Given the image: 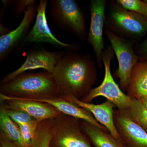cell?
Wrapping results in <instances>:
<instances>
[{"label": "cell", "mask_w": 147, "mask_h": 147, "mask_svg": "<svg viewBox=\"0 0 147 147\" xmlns=\"http://www.w3.org/2000/svg\"><path fill=\"white\" fill-rule=\"evenodd\" d=\"M53 74L60 97L72 96L81 99L86 96L96 81L94 62L83 54H65Z\"/></svg>", "instance_id": "6da1fadb"}, {"label": "cell", "mask_w": 147, "mask_h": 147, "mask_svg": "<svg viewBox=\"0 0 147 147\" xmlns=\"http://www.w3.org/2000/svg\"><path fill=\"white\" fill-rule=\"evenodd\" d=\"M0 94L9 98L32 100L59 97L53 74L45 70L26 71L9 82L0 84Z\"/></svg>", "instance_id": "7a4b0ae2"}, {"label": "cell", "mask_w": 147, "mask_h": 147, "mask_svg": "<svg viewBox=\"0 0 147 147\" xmlns=\"http://www.w3.org/2000/svg\"><path fill=\"white\" fill-rule=\"evenodd\" d=\"M114 53L112 47H108L104 51L102 56L105 67L104 79L100 86L92 88L89 93L80 100L90 103L96 98L102 96L112 102L119 110L126 111L129 107L131 98L123 92L112 76L110 64L114 57Z\"/></svg>", "instance_id": "3957f363"}, {"label": "cell", "mask_w": 147, "mask_h": 147, "mask_svg": "<svg viewBox=\"0 0 147 147\" xmlns=\"http://www.w3.org/2000/svg\"><path fill=\"white\" fill-rule=\"evenodd\" d=\"M50 147H92L81 128L80 120L61 114L53 120Z\"/></svg>", "instance_id": "277c9868"}, {"label": "cell", "mask_w": 147, "mask_h": 147, "mask_svg": "<svg viewBox=\"0 0 147 147\" xmlns=\"http://www.w3.org/2000/svg\"><path fill=\"white\" fill-rule=\"evenodd\" d=\"M50 13L55 25L82 39L86 35L85 18L74 0H51Z\"/></svg>", "instance_id": "5b68a950"}, {"label": "cell", "mask_w": 147, "mask_h": 147, "mask_svg": "<svg viewBox=\"0 0 147 147\" xmlns=\"http://www.w3.org/2000/svg\"><path fill=\"white\" fill-rule=\"evenodd\" d=\"M105 33L118 61L119 68L116 74L119 79L120 86L122 90H125L130 82L131 71L138 62L139 57L128 40L121 37L108 29Z\"/></svg>", "instance_id": "8992f818"}, {"label": "cell", "mask_w": 147, "mask_h": 147, "mask_svg": "<svg viewBox=\"0 0 147 147\" xmlns=\"http://www.w3.org/2000/svg\"><path fill=\"white\" fill-rule=\"evenodd\" d=\"M110 23L116 30L129 37L142 36L147 32V19L137 13L114 5L110 10Z\"/></svg>", "instance_id": "52a82bcc"}, {"label": "cell", "mask_w": 147, "mask_h": 147, "mask_svg": "<svg viewBox=\"0 0 147 147\" xmlns=\"http://www.w3.org/2000/svg\"><path fill=\"white\" fill-rule=\"evenodd\" d=\"M64 55L63 52H50L42 48L30 50L22 65L15 71L5 75L0 84L9 82L21 73L38 69H42L53 73L55 67Z\"/></svg>", "instance_id": "ba28073f"}, {"label": "cell", "mask_w": 147, "mask_h": 147, "mask_svg": "<svg viewBox=\"0 0 147 147\" xmlns=\"http://www.w3.org/2000/svg\"><path fill=\"white\" fill-rule=\"evenodd\" d=\"M48 1H40L38 6L35 23L30 31L18 46L21 50L25 46L35 42L49 43L63 48H71V44H67L56 38L50 30L46 17V9Z\"/></svg>", "instance_id": "9c48e42d"}, {"label": "cell", "mask_w": 147, "mask_h": 147, "mask_svg": "<svg viewBox=\"0 0 147 147\" xmlns=\"http://www.w3.org/2000/svg\"><path fill=\"white\" fill-rule=\"evenodd\" d=\"M106 3L104 0H92L90 5L91 21L88 40L92 47L99 66L102 65V50L104 48L102 34Z\"/></svg>", "instance_id": "30bf717a"}, {"label": "cell", "mask_w": 147, "mask_h": 147, "mask_svg": "<svg viewBox=\"0 0 147 147\" xmlns=\"http://www.w3.org/2000/svg\"><path fill=\"white\" fill-rule=\"evenodd\" d=\"M114 120L122 141L127 147H147V132L125 111L114 110Z\"/></svg>", "instance_id": "8fae6325"}, {"label": "cell", "mask_w": 147, "mask_h": 147, "mask_svg": "<svg viewBox=\"0 0 147 147\" xmlns=\"http://www.w3.org/2000/svg\"><path fill=\"white\" fill-rule=\"evenodd\" d=\"M38 5L35 3L24 12V18L16 28L0 37V61H3L29 33V30L37 11Z\"/></svg>", "instance_id": "7c38bea8"}, {"label": "cell", "mask_w": 147, "mask_h": 147, "mask_svg": "<svg viewBox=\"0 0 147 147\" xmlns=\"http://www.w3.org/2000/svg\"><path fill=\"white\" fill-rule=\"evenodd\" d=\"M0 101L7 109L24 111L38 122L54 119L62 114L52 105L46 102L18 98H9L0 94Z\"/></svg>", "instance_id": "4fadbf2b"}, {"label": "cell", "mask_w": 147, "mask_h": 147, "mask_svg": "<svg viewBox=\"0 0 147 147\" xmlns=\"http://www.w3.org/2000/svg\"><path fill=\"white\" fill-rule=\"evenodd\" d=\"M63 98L88 111L98 123L106 127L113 137L122 142L114 122V108L115 106L112 102L107 100L100 104H94L83 102L72 96Z\"/></svg>", "instance_id": "5bb4252c"}, {"label": "cell", "mask_w": 147, "mask_h": 147, "mask_svg": "<svg viewBox=\"0 0 147 147\" xmlns=\"http://www.w3.org/2000/svg\"><path fill=\"white\" fill-rule=\"evenodd\" d=\"M34 101L46 102L55 107L62 114L71 116L81 120L86 121L103 130L108 131L106 127L96 120L93 115L88 111L63 98L59 96L53 99Z\"/></svg>", "instance_id": "9a60e30c"}, {"label": "cell", "mask_w": 147, "mask_h": 147, "mask_svg": "<svg viewBox=\"0 0 147 147\" xmlns=\"http://www.w3.org/2000/svg\"><path fill=\"white\" fill-rule=\"evenodd\" d=\"M81 128L94 147H127L107 130L80 120Z\"/></svg>", "instance_id": "2e32d148"}, {"label": "cell", "mask_w": 147, "mask_h": 147, "mask_svg": "<svg viewBox=\"0 0 147 147\" xmlns=\"http://www.w3.org/2000/svg\"><path fill=\"white\" fill-rule=\"evenodd\" d=\"M127 95L131 98L140 99L147 95V61L137 63L131 71Z\"/></svg>", "instance_id": "e0dca14e"}, {"label": "cell", "mask_w": 147, "mask_h": 147, "mask_svg": "<svg viewBox=\"0 0 147 147\" xmlns=\"http://www.w3.org/2000/svg\"><path fill=\"white\" fill-rule=\"evenodd\" d=\"M0 131L17 146L24 147L19 127L8 115L2 102L0 103Z\"/></svg>", "instance_id": "ac0fdd59"}, {"label": "cell", "mask_w": 147, "mask_h": 147, "mask_svg": "<svg viewBox=\"0 0 147 147\" xmlns=\"http://www.w3.org/2000/svg\"><path fill=\"white\" fill-rule=\"evenodd\" d=\"M53 120H45L39 122L29 147H50L53 137Z\"/></svg>", "instance_id": "d6986e66"}, {"label": "cell", "mask_w": 147, "mask_h": 147, "mask_svg": "<svg viewBox=\"0 0 147 147\" xmlns=\"http://www.w3.org/2000/svg\"><path fill=\"white\" fill-rule=\"evenodd\" d=\"M125 111L132 120L147 132V109L141 100L131 98L129 107Z\"/></svg>", "instance_id": "ffe728a7"}, {"label": "cell", "mask_w": 147, "mask_h": 147, "mask_svg": "<svg viewBox=\"0 0 147 147\" xmlns=\"http://www.w3.org/2000/svg\"><path fill=\"white\" fill-rule=\"evenodd\" d=\"M39 123V122L34 119L26 123L17 124L20 129L24 147L30 146Z\"/></svg>", "instance_id": "44dd1931"}, {"label": "cell", "mask_w": 147, "mask_h": 147, "mask_svg": "<svg viewBox=\"0 0 147 147\" xmlns=\"http://www.w3.org/2000/svg\"><path fill=\"white\" fill-rule=\"evenodd\" d=\"M117 3L127 10L133 11L147 19V2L140 0H117Z\"/></svg>", "instance_id": "7402d4cb"}, {"label": "cell", "mask_w": 147, "mask_h": 147, "mask_svg": "<svg viewBox=\"0 0 147 147\" xmlns=\"http://www.w3.org/2000/svg\"><path fill=\"white\" fill-rule=\"evenodd\" d=\"M5 109L9 117L16 124L26 123L34 119L33 117L24 111L6 108Z\"/></svg>", "instance_id": "603a6c76"}, {"label": "cell", "mask_w": 147, "mask_h": 147, "mask_svg": "<svg viewBox=\"0 0 147 147\" xmlns=\"http://www.w3.org/2000/svg\"><path fill=\"white\" fill-rule=\"evenodd\" d=\"M35 2L34 0H17L13 1V14L16 18H18L22 12H25L30 6Z\"/></svg>", "instance_id": "cb8c5ba5"}, {"label": "cell", "mask_w": 147, "mask_h": 147, "mask_svg": "<svg viewBox=\"0 0 147 147\" xmlns=\"http://www.w3.org/2000/svg\"><path fill=\"white\" fill-rule=\"evenodd\" d=\"M0 146L1 147H18L0 131Z\"/></svg>", "instance_id": "d4e9b609"}, {"label": "cell", "mask_w": 147, "mask_h": 147, "mask_svg": "<svg viewBox=\"0 0 147 147\" xmlns=\"http://www.w3.org/2000/svg\"><path fill=\"white\" fill-rule=\"evenodd\" d=\"M139 50L140 58L142 60L147 61V38L141 45Z\"/></svg>", "instance_id": "484cf974"}, {"label": "cell", "mask_w": 147, "mask_h": 147, "mask_svg": "<svg viewBox=\"0 0 147 147\" xmlns=\"http://www.w3.org/2000/svg\"><path fill=\"white\" fill-rule=\"evenodd\" d=\"M147 109V95L143 96L139 99Z\"/></svg>", "instance_id": "4316f807"}, {"label": "cell", "mask_w": 147, "mask_h": 147, "mask_svg": "<svg viewBox=\"0 0 147 147\" xmlns=\"http://www.w3.org/2000/svg\"><path fill=\"white\" fill-rule=\"evenodd\" d=\"M146 1V2H147V1Z\"/></svg>", "instance_id": "83f0119b"}, {"label": "cell", "mask_w": 147, "mask_h": 147, "mask_svg": "<svg viewBox=\"0 0 147 147\" xmlns=\"http://www.w3.org/2000/svg\"><path fill=\"white\" fill-rule=\"evenodd\" d=\"M0 147H1V146H0Z\"/></svg>", "instance_id": "f1b7e54d"}]
</instances>
